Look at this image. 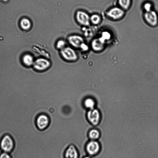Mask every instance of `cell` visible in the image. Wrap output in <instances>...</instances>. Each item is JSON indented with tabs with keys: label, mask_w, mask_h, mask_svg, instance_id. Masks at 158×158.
Segmentation results:
<instances>
[{
	"label": "cell",
	"mask_w": 158,
	"mask_h": 158,
	"mask_svg": "<svg viewBox=\"0 0 158 158\" xmlns=\"http://www.w3.org/2000/svg\"><path fill=\"white\" fill-rule=\"evenodd\" d=\"M15 146V140L9 134H5L0 140V148L2 152L11 153Z\"/></svg>",
	"instance_id": "6da1fadb"
},
{
	"label": "cell",
	"mask_w": 158,
	"mask_h": 158,
	"mask_svg": "<svg viewBox=\"0 0 158 158\" xmlns=\"http://www.w3.org/2000/svg\"><path fill=\"white\" fill-rule=\"evenodd\" d=\"M65 42L63 40H60L58 41L56 44V48L60 49H62L65 47Z\"/></svg>",
	"instance_id": "ac0fdd59"
},
{
	"label": "cell",
	"mask_w": 158,
	"mask_h": 158,
	"mask_svg": "<svg viewBox=\"0 0 158 158\" xmlns=\"http://www.w3.org/2000/svg\"><path fill=\"white\" fill-rule=\"evenodd\" d=\"M152 5L151 3L147 2L145 3L144 6V7L146 12L151 10Z\"/></svg>",
	"instance_id": "ffe728a7"
},
{
	"label": "cell",
	"mask_w": 158,
	"mask_h": 158,
	"mask_svg": "<svg viewBox=\"0 0 158 158\" xmlns=\"http://www.w3.org/2000/svg\"><path fill=\"white\" fill-rule=\"evenodd\" d=\"M89 138L93 140L98 139L100 137V132L97 129H93L89 132Z\"/></svg>",
	"instance_id": "5bb4252c"
},
{
	"label": "cell",
	"mask_w": 158,
	"mask_h": 158,
	"mask_svg": "<svg viewBox=\"0 0 158 158\" xmlns=\"http://www.w3.org/2000/svg\"><path fill=\"white\" fill-rule=\"evenodd\" d=\"M83 158H89V157L88 156H85Z\"/></svg>",
	"instance_id": "44dd1931"
},
{
	"label": "cell",
	"mask_w": 158,
	"mask_h": 158,
	"mask_svg": "<svg viewBox=\"0 0 158 158\" xmlns=\"http://www.w3.org/2000/svg\"><path fill=\"white\" fill-rule=\"evenodd\" d=\"M65 158H78V154L75 147L73 145L70 146L65 153Z\"/></svg>",
	"instance_id": "8fae6325"
},
{
	"label": "cell",
	"mask_w": 158,
	"mask_h": 158,
	"mask_svg": "<svg viewBox=\"0 0 158 158\" xmlns=\"http://www.w3.org/2000/svg\"><path fill=\"white\" fill-rule=\"evenodd\" d=\"M68 40L71 45L76 48H81L84 44V39L82 37L78 35H71L69 37Z\"/></svg>",
	"instance_id": "52a82bcc"
},
{
	"label": "cell",
	"mask_w": 158,
	"mask_h": 158,
	"mask_svg": "<svg viewBox=\"0 0 158 158\" xmlns=\"http://www.w3.org/2000/svg\"><path fill=\"white\" fill-rule=\"evenodd\" d=\"M0 158H12L10 154L7 152H2L0 154Z\"/></svg>",
	"instance_id": "d6986e66"
},
{
	"label": "cell",
	"mask_w": 158,
	"mask_h": 158,
	"mask_svg": "<svg viewBox=\"0 0 158 158\" xmlns=\"http://www.w3.org/2000/svg\"><path fill=\"white\" fill-rule=\"evenodd\" d=\"M87 118L92 124L96 125L98 124L100 121V112L98 110L94 108L89 110L87 113Z\"/></svg>",
	"instance_id": "3957f363"
},
{
	"label": "cell",
	"mask_w": 158,
	"mask_h": 158,
	"mask_svg": "<svg viewBox=\"0 0 158 158\" xmlns=\"http://www.w3.org/2000/svg\"><path fill=\"white\" fill-rule=\"evenodd\" d=\"M49 122L48 117L45 115L41 114L36 118V125L38 129L43 130L48 126Z\"/></svg>",
	"instance_id": "9c48e42d"
},
{
	"label": "cell",
	"mask_w": 158,
	"mask_h": 158,
	"mask_svg": "<svg viewBox=\"0 0 158 158\" xmlns=\"http://www.w3.org/2000/svg\"><path fill=\"white\" fill-rule=\"evenodd\" d=\"M76 18L77 21L82 25L87 26L89 24L90 18L85 12L78 11L77 13Z\"/></svg>",
	"instance_id": "30bf717a"
},
{
	"label": "cell",
	"mask_w": 158,
	"mask_h": 158,
	"mask_svg": "<svg viewBox=\"0 0 158 158\" xmlns=\"http://www.w3.org/2000/svg\"><path fill=\"white\" fill-rule=\"evenodd\" d=\"M124 14V12L123 10L118 7L111 8L107 13L108 16L115 20L120 19Z\"/></svg>",
	"instance_id": "ba28073f"
},
{
	"label": "cell",
	"mask_w": 158,
	"mask_h": 158,
	"mask_svg": "<svg viewBox=\"0 0 158 158\" xmlns=\"http://www.w3.org/2000/svg\"><path fill=\"white\" fill-rule=\"evenodd\" d=\"M20 25L21 28L24 30H29L31 27V23L30 20L27 18H23L20 21Z\"/></svg>",
	"instance_id": "4fadbf2b"
},
{
	"label": "cell",
	"mask_w": 158,
	"mask_h": 158,
	"mask_svg": "<svg viewBox=\"0 0 158 158\" xmlns=\"http://www.w3.org/2000/svg\"><path fill=\"white\" fill-rule=\"evenodd\" d=\"M100 20L101 19L99 16L96 14L92 15L90 17V21L94 24H97L99 23Z\"/></svg>",
	"instance_id": "e0dca14e"
},
{
	"label": "cell",
	"mask_w": 158,
	"mask_h": 158,
	"mask_svg": "<svg viewBox=\"0 0 158 158\" xmlns=\"http://www.w3.org/2000/svg\"><path fill=\"white\" fill-rule=\"evenodd\" d=\"M144 19L150 25L154 26L158 23V17L156 12L153 10L146 12L144 15Z\"/></svg>",
	"instance_id": "5b68a950"
},
{
	"label": "cell",
	"mask_w": 158,
	"mask_h": 158,
	"mask_svg": "<svg viewBox=\"0 0 158 158\" xmlns=\"http://www.w3.org/2000/svg\"><path fill=\"white\" fill-rule=\"evenodd\" d=\"M120 6L123 9L126 10L130 6L131 0H118Z\"/></svg>",
	"instance_id": "2e32d148"
},
{
	"label": "cell",
	"mask_w": 158,
	"mask_h": 158,
	"mask_svg": "<svg viewBox=\"0 0 158 158\" xmlns=\"http://www.w3.org/2000/svg\"><path fill=\"white\" fill-rule=\"evenodd\" d=\"M60 54L63 58L67 60L75 61L77 59L76 52L70 47H64L61 50Z\"/></svg>",
	"instance_id": "7a4b0ae2"
},
{
	"label": "cell",
	"mask_w": 158,
	"mask_h": 158,
	"mask_svg": "<svg viewBox=\"0 0 158 158\" xmlns=\"http://www.w3.org/2000/svg\"><path fill=\"white\" fill-rule=\"evenodd\" d=\"M34 68L38 71H43L48 69L50 66V61L48 60L42 58H39L34 61Z\"/></svg>",
	"instance_id": "277c9868"
},
{
	"label": "cell",
	"mask_w": 158,
	"mask_h": 158,
	"mask_svg": "<svg viewBox=\"0 0 158 158\" xmlns=\"http://www.w3.org/2000/svg\"><path fill=\"white\" fill-rule=\"evenodd\" d=\"M85 106L89 109H92L94 108L95 106V102L92 98H88L86 99L84 101Z\"/></svg>",
	"instance_id": "9a60e30c"
},
{
	"label": "cell",
	"mask_w": 158,
	"mask_h": 158,
	"mask_svg": "<svg viewBox=\"0 0 158 158\" xmlns=\"http://www.w3.org/2000/svg\"><path fill=\"white\" fill-rule=\"evenodd\" d=\"M100 145L99 143L94 140L89 142L86 147V151L90 155H96L100 150Z\"/></svg>",
	"instance_id": "8992f818"
},
{
	"label": "cell",
	"mask_w": 158,
	"mask_h": 158,
	"mask_svg": "<svg viewBox=\"0 0 158 158\" xmlns=\"http://www.w3.org/2000/svg\"><path fill=\"white\" fill-rule=\"evenodd\" d=\"M22 61L23 63L27 66L33 65L34 62L32 56L29 54H26L23 56Z\"/></svg>",
	"instance_id": "7c38bea8"
}]
</instances>
